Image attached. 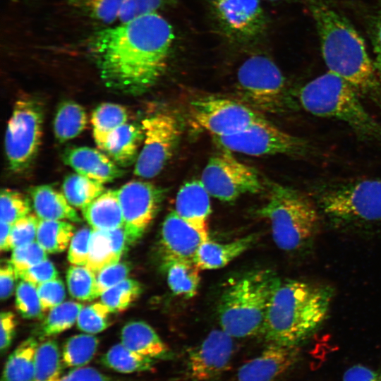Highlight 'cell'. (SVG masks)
<instances>
[{
	"instance_id": "f35d334b",
	"label": "cell",
	"mask_w": 381,
	"mask_h": 381,
	"mask_svg": "<svg viewBox=\"0 0 381 381\" xmlns=\"http://www.w3.org/2000/svg\"><path fill=\"white\" fill-rule=\"evenodd\" d=\"M111 313L109 308L101 301L87 305L83 307L78 314L77 327L88 334L101 332L111 325Z\"/></svg>"
},
{
	"instance_id": "f5cc1de1",
	"label": "cell",
	"mask_w": 381,
	"mask_h": 381,
	"mask_svg": "<svg viewBox=\"0 0 381 381\" xmlns=\"http://www.w3.org/2000/svg\"><path fill=\"white\" fill-rule=\"evenodd\" d=\"M18 277L11 260L1 261L0 267V295L6 300L13 294Z\"/></svg>"
},
{
	"instance_id": "2e32d148",
	"label": "cell",
	"mask_w": 381,
	"mask_h": 381,
	"mask_svg": "<svg viewBox=\"0 0 381 381\" xmlns=\"http://www.w3.org/2000/svg\"><path fill=\"white\" fill-rule=\"evenodd\" d=\"M300 357L298 347L269 344L260 354L239 367L237 380L277 381L299 361Z\"/></svg>"
},
{
	"instance_id": "11a10c76",
	"label": "cell",
	"mask_w": 381,
	"mask_h": 381,
	"mask_svg": "<svg viewBox=\"0 0 381 381\" xmlns=\"http://www.w3.org/2000/svg\"><path fill=\"white\" fill-rule=\"evenodd\" d=\"M12 224L1 222L0 225V249L8 251L11 249V231Z\"/></svg>"
},
{
	"instance_id": "9f6ffc18",
	"label": "cell",
	"mask_w": 381,
	"mask_h": 381,
	"mask_svg": "<svg viewBox=\"0 0 381 381\" xmlns=\"http://www.w3.org/2000/svg\"><path fill=\"white\" fill-rule=\"evenodd\" d=\"M373 42L377 59L375 67H378L381 66V18L374 28Z\"/></svg>"
},
{
	"instance_id": "6da1fadb",
	"label": "cell",
	"mask_w": 381,
	"mask_h": 381,
	"mask_svg": "<svg viewBox=\"0 0 381 381\" xmlns=\"http://www.w3.org/2000/svg\"><path fill=\"white\" fill-rule=\"evenodd\" d=\"M174 39L169 21L152 13L99 30L90 49L108 87L139 95L164 73Z\"/></svg>"
},
{
	"instance_id": "7dc6e473",
	"label": "cell",
	"mask_w": 381,
	"mask_h": 381,
	"mask_svg": "<svg viewBox=\"0 0 381 381\" xmlns=\"http://www.w3.org/2000/svg\"><path fill=\"white\" fill-rule=\"evenodd\" d=\"M130 266L127 262H119L109 265L96 273L99 297L107 290L127 279Z\"/></svg>"
},
{
	"instance_id": "681fc988",
	"label": "cell",
	"mask_w": 381,
	"mask_h": 381,
	"mask_svg": "<svg viewBox=\"0 0 381 381\" xmlns=\"http://www.w3.org/2000/svg\"><path fill=\"white\" fill-rule=\"evenodd\" d=\"M18 278L38 286L58 277V272L54 264L48 259L19 272Z\"/></svg>"
},
{
	"instance_id": "f6af8a7d",
	"label": "cell",
	"mask_w": 381,
	"mask_h": 381,
	"mask_svg": "<svg viewBox=\"0 0 381 381\" xmlns=\"http://www.w3.org/2000/svg\"><path fill=\"white\" fill-rule=\"evenodd\" d=\"M168 0H123L119 20L120 23L127 22L140 16L157 13Z\"/></svg>"
},
{
	"instance_id": "ab89813d",
	"label": "cell",
	"mask_w": 381,
	"mask_h": 381,
	"mask_svg": "<svg viewBox=\"0 0 381 381\" xmlns=\"http://www.w3.org/2000/svg\"><path fill=\"white\" fill-rule=\"evenodd\" d=\"M1 221L13 224L31 212L29 198L22 193L4 188L0 195Z\"/></svg>"
},
{
	"instance_id": "74e56055",
	"label": "cell",
	"mask_w": 381,
	"mask_h": 381,
	"mask_svg": "<svg viewBox=\"0 0 381 381\" xmlns=\"http://www.w3.org/2000/svg\"><path fill=\"white\" fill-rule=\"evenodd\" d=\"M141 284L136 280L127 278L104 291L100 299L111 312L118 313L127 309L140 296Z\"/></svg>"
},
{
	"instance_id": "1f68e13d",
	"label": "cell",
	"mask_w": 381,
	"mask_h": 381,
	"mask_svg": "<svg viewBox=\"0 0 381 381\" xmlns=\"http://www.w3.org/2000/svg\"><path fill=\"white\" fill-rule=\"evenodd\" d=\"M75 234V226L65 220L40 219L36 241L47 253L64 251Z\"/></svg>"
},
{
	"instance_id": "ffe728a7",
	"label": "cell",
	"mask_w": 381,
	"mask_h": 381,
	"mask_svg": "<svg viewBox=\"0 0 381 381\" xmlns=\"http://www.w3.org/2000/svg\"><path fill=\"white\" fill-rule=\"evenodd\" d=\"M63 160L75 173L102 183L113 181L123 174L119 166L109 156L87 146L67 149L63 155Z\"/></svg>"
},
{
	"instance_id": "5bb4252c",
	"label": "cell",
	"mask_w": 381,
	"mask_h": 381,
	"mask_svg": "<svg viewBox=\"0 0 381 381\" xmlns=\"http://www.w3.org/2000/svg\"><path fill=\"white\" fill-rule=\"evenodd\" d=\"M128 246L138 242L155 219L164 190L143 181H132L117 190Z\"/></svg>"
},
{
	"instance_id": "ac0fdd59",
	"label": "cell",
	"mask_w": 381,
	"mask_h": 381,
	"mask_svg": "<svg viewBox=\"0 0 381 381\" xmlns=\"http://www.w3.org/2000/svg\"><path fill=\"white\" fill-rule=\"evenodd\" d=\"M213 3L222 25L234 36L250 38L262 29L261 0H213Z\"/></svg>"
},
{
	"instance_id": "3957f363",
	"label": "cell",
	"mask_w": 381,
	"mask_h": 381,
	"mask_svg": "<svg viewBox=\"0 0 381 381\" xmlns=\"http://www.w3.org/2000/svg\"><path fill=\"white\" fill-rule=\"evenodd\" d=\"M309 8L328 71L346 80L357 90L374 89L377 85L376 67L354 28L320 0H310Z\"/></svg>"
},
{
	"instance_id": "9a60e30c",
	"label": "cell",
	"mask_w": 381,
	"mask_h": 381,
	"mask_svg": "<svg viewBox=\"0 0 381 381\" xmlns=\"http://www.w3.org/2000/svg\"><path fill=\"white\" fill-rule=\"evenodd\" d=\"M233 354V337L222 329L211 331L200 344L187 351L186 381H219Z\"/></svg>"
},
{
	"instance_id": "680465c9",
	"label": "cell",
	"mask_w": 381,
	"mask_h": 381,
	"mask_svg": "<svg viewBox=\"0 0 381 381\" xmlns=\"http://www.w3.org/2000/svg\"><path fill=\"white\" fill-rule=\"evenodd\" d=\"M267 1H277V0H267Z\"/></svg>"
},
{
	"instance_id": "e0dca14e",
	"label": "cell",
	"mask_w": 381,
	"mask_h": 381,
	"mask_svg": "<svg viewBox=\"0 0 381 381\" xmlns=\"http://www.w3.org/2000/svg\"><path fill=\"white\" fill-rule=\"evenodd\" d=\"M203 236L175 211L165 217L161 228L159 250L163 262L172 260L194 261Z\"/></svg>"
},
{
	"instance_id": "44dd1931",
	"label": "cell",
	"mask_w": 381,
	"mask_h": 381,
	"mask_svg": "<svg viewBox=\"0 0 381 381\" xmlns=\"http://www.w3.org/2000/svg\"><path fill=\"white\" fill-rule=\"evenodd\" d=\"M121 341L130 350L154 360H170L174 356L155 329L143 321L126 324L121 332Z\"/></svg>"
},
{
	"instance_id": "9c48e42d",
	"label": "cell",
	"mask_w": 381,
	"mask_h": 381,
	"mask_svg": "<svg viewBox=\"0 0 381 381\" xmlns=\"http://www.w3.org/2000/svg\"><path fill=\"white\" fill-rule=\"evenodd\" d=\"M44 111L39 102L18 100L13 107L5 135V151L10 169H26L37 154L42 137Z\"/></svg>"
},
{
	"instance_id": "bcb514c9",
	"label": "cell",
	"mask_w": 381,
	"mask_h": 381,
	"mask_svg": "<svg viewBox=\"0 0 381 381\" xmlns=\"http://www.w3.org/2000/svg\"><path fill=\"white\" fill-rule=\"evenodd\" d=\"M92 229L83 227L77 231L69 244L68 260L72 265H86L89 257Z\"/></svg>"
},
{
	"instance_id": "6f0895ef",
	"label": "cell",
	"mask_w": 381,
	"mask_h": 381,
	"mask_svg": "<svg viewBox=\"0 0 381 381\" xmlns=\"http://www.w3.org/2000/svg\"><path fill=\"white\" fill-rule=\"evenodd\" d=\"M378 67H379V69L381 71V66H378ZM378 67H377V68H378Z\"/></svg>"
},
{
	"instance_id": "4316f807",
	"label": "cell",
	"mask_w": 381,
	"mask_h": 381,
	"mask_svg": "<svg viewBox=\"0 0 381 381\" xmlns=\"http://www.w3.org/2000/svg\"><path fill=\"white\" fill-rule=\"evenodd\" d=\"M38 345L34 337L21 342L8 357L1 381H33Z\"/></svg>"
},
{
	"instance_id": "db71d44e",
	"label": "cell",
	"mask_w": 381,
	"mask_h": 381,
	"mask_svg": "<svg viewBox=\"0 0 381 381\" xmlns=\"http://www.w3.org/2000/svg\"><path fill=\"white\" fill-rule=\"evenodd\" d=\"M342 381H381V372L362 364H356L344 373Z\"/></svg>"
},
{
	"instance_id": "836d02e7",
	"label": "cell",
	"mask_w": 381,
	"mask_h": 381,
	"mask_svg": "<svg viewBox=\"0 0 381 381\" xmlns=\"http://www.w3.org/2000/svg\"><path fill=\"white\" fill-rule=\"evenodd\" d=\"M99 339L92 334H80L69 337L64 344L61 360L66 367L80 368L94 357Z\"/></svg>"
},
{
	"instance_id": "e575fe53",
	"label": "cell",
	"mask_w": 381,
	"mask_h": 381,
	"mask_svg": "<svg viewBox=\"0 0 381 381\" xmlns=\"http://www.w3.org/2000/svg\"><path fill=\"white\" fill-rule=\"evenodd\" d=\"M83 307L80 303L66 301L52 308L40 326V334L49 337L68 329L76 322Z\"/></svg>"
},
{
	"instance_id": "d6a6232c",
	"label": "cell",
	"mask_w": 381,
	"mask_h": 381,
	"mask_svg": "<svg viewBox=\"0 0 381 381\" xmlns=\"http://www.w3.org/2000/svg\"><path fill=\"white\" fill-rule=\"evenodd\" d=\"M105 190L104 183L77 173L68 175L62 184V193L69 204L80 210Z\"/></svg>"
},
{
	"instance_id": "7402d4cb",
	"label": "cell",
	"mask_w": 381,
	"mask_h": 381,
	"mask_svg": "<svg viewBox=\"0 0 381 381\" xmlns=\"http://www.w3.org/2000/svg\"><path fill=\"white\" fill-rule=\"evenodd\" d=\"M127 246L123 227L109 231L92 229L86 266L97 273L119 262Z\"/></svg>"
},
{
	"instance_id": "d590c367",
	"label": "cell",
	"mask_w": 381,
	"mask_h": 381,
	"mask_svg": "<svg viewBox=\"0 0 381 381\" xmlns=\"http://www.w3.org/2000/svg\"><path fill=\"white\" fill-rule=\"evenodd\" d=\"M61 356L56 341L47 339L39 344L35 354L33 381H52L61 376Z\"/></svg>"
},
{
	"instance_id": "52a82bcc",
	"label": "cell",
	"mask_w": 381,
	"mask_h": 381,
	"mask_svg": "<svg viewBox=\"0 0 381 381\" xmlns=\"http://www.w3.org/2000/svg\"><path fill=\"white\" fill-rule=\"evenodd\" d=\"M236 90L241 102L259 113L282 112L286 104L285 78L268 56L253 54L236 71Z\"/></svg>"
},
{
	"instance_id": "f546056e",
	"label": "cell",
	"mask_w": 381,
	"mask_h": 381,
	"mask_svg": "<svg viewBox=\"0 0 381 381\" xmlns=\"http://www.w3.org/2000/svg\"><path fill=\"white\" fill-rule=\"evenodd\" d=\"M87 124L84 108L73 101H66L58 107L54 119V133L61 143L71 140L80 135Z\"/></svg>"
},
{
	"instance_id": "277c9868",
	"label": "cell",
	"mask_w": 381,
	"mask_h": 381,
	"mask_svg": "<svg viewBox=\"0 0 381 381\" xmlns=\"http://www.w3.org/2000/svg\"><path fill=\"white\" fill-rule=\"evenodd\" d=\"M280 282L274 272L267 270L252 272L233 282L218 306L221 329L233 338L262 334L270 301Z\"/></svg>"
},
{
	"instance_id": "d6986e66",
	"label": "cell",
	"mask_w": 381,
	"mask_h": 381,
	"mask_svg": "<svg viewBox=\"0 0 381 381\" xmlns=\"http://www.w3.org/2000/svg\"><path fill=\"white\" fill-rule=\"evenodd\" d=\"M211 195L200 180L185 183L179 190L175 212L194 227L203 238L208 237V219L211 213Z\"/></svg>"
},
{
	"instance_id": "816d5d0a",
	"label": "cell",
	"mask_w": 381,
	"mask_h": 381,
	"mask_svg": "<svg viewBox=\"0 0 381 381\" xmlns=\"http://www.w3.org/2000/svg\"><path fill=\"white\" fill-rule=\"evenodd\" d=\"M15 315L11 311L1 312L0 315V349L1 353L10 347L15 336L16 328Z\"/></svg>"
},
{
	"instance_id": "83f0119b",
	"label": "cell",
	"mask_w": 381,
	"mask_h": 381,
	"mask_svg": "<svg viewBox=\"0 0 381 381\" xmlns=\"http://www.w3.org/2000/svg\"><path fill=\"white\" fill-rule=\"evenodd\" d=\"M168 285L176 296L190 298L198 291L200 270L194 261L172 260L163 262Z\"/></svg>"
},
{
	"instance_id": "f1b7e54d",
	"label": "cell",
	"mask_w": 381,
	"mask_h": 381,
	"mask_svg": "<svg viewBox=\"0 0 381 381\" xmlns=\"http://www.w3.org/2000/svg\"><path fill=\"white\" fill-rule=\"evenodd\" d=\"M126 109L118 104L104 102L92 112L91 122L95 143L102 150L108 136L116 129L128 123Z\"/></svg>"
},
{
	"instance_id": "30bf717a",
	"label": "cell",
	"mask_w": 381,
	"mask_h": 381,
	"mask_svg": "<svg viewBox=\"0 0 381 381\" xmlns=\"http://www.w3.org/2000/svg\"><path fill=\"white\" fill-rule=\"evenodd\" d=\"M143 144L134 174L151 179L157 176L173 156L181 135V124L172 113L161 112L142 121Z\"/></svg>"
},
{
	"instance_id": "484cf974",
	"label": "cell",
	"mask_w": 381,
	"mask_h": 381,
	"mask_svg": "<svg viewBox=\"0 0 381 381\" xmlns=\"http://www.w3.org/2000/svg\"><path fill=\"white\" fill-rule=\"evenodd\" d=\"M143 138L141 125L126 123L108 136L102 151L118 166L128 167L136 162Z\"/></svg>"
},
{
	"instance_id": "60d3db41",
	"label": "cell",
	"mask_w": 381,
	"mask_h": 381,
	"mask_svg": "<svg viewBox=\"0 0 381 381\" xmlns=\"http://www.w3.org/2000/svg\"><path fill=\"white\" fill-rule=\"evenodd\" d=\"M16 308L22 317L27 319L40 318L43 310L37 293V286L21 280L16 289Z\"/></svg>"
},
{
	"instance_id": "4fadbf2b",
	"label": "cell",
	"mask_w": 381,
	"mask_h": 381,
	"mask_svg": "<svg viewBox=\"0 0 381 381\" xmlns=\"http://www.w3.org/2000/svg\"><path fill=\"white\" fill-rule=\"evenodd\" d=\"M214 138L226 150L252 156L300 155L308 149L304 140L286 133L265 118L243 131Z\"/></svg>"
},
{
	"instance_id": "d4e9b609",
	"label": "cell",
	"mask_w": 381,
	"mask_h": 381,
	"mask_svg": "<svg viewBox=\"0 0 381 381\" xmlns=\"http://www.w3.org/2000/svg\"><path fill=\"white\" fill-rule=\"evenodd\" d=\"M81 211L93 230L109 231L123 227L117 190H106Z\"/></svg>"
},
{
	"instance_id": "7a4b0ae2",
	"label": "cell",
	"mask_w": 381,
	"mask_h": 381,
	"mask_svg": "<svg viewBox=\"0 0 381 381\" xmlns=\"http://www.w3.org/2000/svg\"><path fill=\"white\" fill-rule=\"evenodd\" d=\"M333 296L328 284L281 281L270 301L262 334L269 344L298 347L325 321Z\"/></svg>"
},
{
	"instance_id": "8992f818",
	"label": "cell",
	"mask_w": 381,
	"mask_h": 381,
	"mask_svg": "<svg viewBox=\"0 0 381 381\" xmlns=\"http://www.w3.org/2000/svg\"><path fill=\"white\" fill-rule=\"evenodd\" d=\"M258 214L267 219L275 244L286 251L311 244L320 228L316 207L301 193L282 185H270L268 198Z\"/></svg>"
},
{
	"instance_id": "cb8c5ba5",
	"label": "cell",
	"mask_w": 381,
	"mask_h": 381,
	"mask_svg": "<svg viewBox=\"0 0 381 381\" xmlns=\"http://www.w3.org/2000/svg\"><path fill=\"white\" fill-rule=\"evenodd\" d=\"M30 193L35 214L40 219L80 222L76 210L64 193L52 186H36L30 189Z\"/></svg>"
},
{
	"instance_id": "603a6c76",
	"label": "cell",
	"mask_w": 381,
	"mask_h": 381,
	"mask_svg": "<svg viewBox=\"0 0 381 381\" xmlns=\"http://www.w3.org/2000/svg\"><path fill=\"white\" fill-rule=\"evenodd\" d=\"M256 238L254 234L225 243L208 238L200 244L194 262L200 270L222 268L250 248Z\"/></svg>"
},
{
	"instance_id": "5b68a950",
	"label": "cell",
	"mask_w": 381,
	"mask_h": 381,
	"mask_svg": "<svg viewBox=\"0 0 381 381\" xmlns=\"http://www.w3.org/2000/svg\"><path fill=\"white\" fill-rule=\"evenodd\" d=\"M299 101L315 116L342 121L362 135L381 137L380 125L364 108L357 90L329 71L303 86Z\"/></svg>"
},
{
	"instance_id": "7c38bea8",
	"label": "cell",
	"mask_w": 381,
	"mask_h": 381,
	"mask_svg": "<svg viewBox=\"0 0 381 381\" xmlns=\"http://www.w3.org/2000/svg\"><path fill=\"white\" fill-rule=\"evenodd\" d=\"M229 152L212 157L202 171L200 181L210 195L232 202L243 195L260 192L262 185L258 172Z\"/></svg>"
},
{
	"instance_id": "4dcf8cb0",
	"label": "cell",
	"mask_w": 381,
	"mask_h": 381,
	"mask_svg": "<svg viewBox=\"0 0 381 381\" xmlns=\"http://www.w3.org/2000/svg\"><path fill=\"white\" fill-rule=\"evenodd\" d=\"M155 361L130 350L122 343L112 346L101 358L104 366L121 373L151 370Z\"/></svg>"
},
{
	"instance_id": "b9f144b4",
	"label": "cell",
	"mask_w": 381,
	"mask_h": 381,
	"mask_svg": "<svg viewBox=\"0 0 381 381\" xmlns=\"http://www.w3.org/2000/svg\"><path fill=\"white\" fill-rule=\"evenodd\" d=\"M91 18L109 24L119 19L123 0H71Z\"/></svg>"
},
{
	"instance_id": "c3c4849f",
	"label": "cell",
	"mask_w": 381,
	"mask_h": 381,
	"mask_svg": "<svg viewBox=\"0 0 381 381\" xmlns=\"http://www.w3.org/2000/svg\"><path fill=\"white\" fill-rule=\"evenodd\" d=\"M37 289L44 312L59 306L65 299L64 284L58 277L37 286Z\"/></svg>"
},
{
	"instance_id": "8fae6325",
	"label": "cell",
	"mask_w": 381,
	"mask_h": 381,
	"mask_svg": "<svg viewBox=\"0 0 381 381\" xmlns=\"http://www.w3.org/2000/svg\"><path fill=\"white\" fill-rule=\"evenodd\" d=\"M189 114L194 124L214 137L239 133L264 119L240 101L210 96L193 100Z\"/></svg>"
},
{
	"instance_id": "f907efd6",
	"label": "cell",
	"mask_w": 381,
	"mask_h": 381,
	"mask_svg": "<svg viewBox=\"0 0 381 381\" xmlns=\"http://www.w3.org/2000/svg\"><path fill=\"white\" fill-rule=\"evenodd\" d=\"M52 381H121L92 367L75 368Z\"/></svg>"
},
{
	"instance_id": "ba28073f",
	"label": "cell",
	"mask_w": 381,
	"mask_h": 381,
	"mask_svg": "<svg viewBox=\"0 0 381 381\" xmlns=\"http://www.w3.org/2000/svg\"><path fill=\"white\" fill-rule=\"evenodd\" d=\"M322 213L342 225L381 222V180L366 179L328 189L320 195Z\"/></svg>"
},
{
	"instance_id": "7bdbcfd3",
	"label": "cell",
	"mask_w": 381,
	"mask_h": 381,
	"mask_svg": "<svg viewBox=\"0 0 381 381\" xmlns=\"http://www.w3.org/2000/svg\"><path fill=\"white\" fill-rule=\"evenodd\" d=\"M47 259V253L35 241L12 250L11 262L16 274Z\"/></svg>"
},
{
	"instance_id": "ee69618b",
	"label": "cell",
	"mask_w": 381,
	"mask_h": 381,
	"mask_svg": "<svg viewBox=\"0 0 381 381\" xmlns=\"http://www.w3.org/2000/svg\"><path fill=\"white\" fill-rule=\"evenodd\" d=\"M39 221L36 214L30 213L12 224L11 250L36 241Z\"/></svg>"
},
{
	"instance_id": "8d00e7d4",
	"label": "cell",
	"mask_w": 381,
	"mask_h": 381,
	"mask_svg": "<svg viewBox=\"0 0 381 381\" xmlns=\"http://www.w3.org/2000/svg\"><path fill=\"white\" fill-rule=\"evenodd\" d=\"M66 282L70 295L77 300L90 301L99 297L96 273L86 265L70 266Z\"/></svg>"
}]
</instances>
